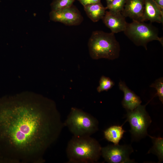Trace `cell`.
I'll list each match as a JSON object with an SVG mask.
<instances>
[{"label": "cell", "instance_id": "obj_1", "mask_svg": "<svg viewBox=\"0 0 163 163\" xmlns=\"http://www.w3.org/2000/svg\"><path fill=\"white\" fill-rule=\"evenodd\" d=\"M64 123L55 102L42 97L0 99V156L7 163H43Z\"/></svg>", "mask_w": 163, "mask_h": 163}, {"label": "cell", "instance_id": "obj_23", "mask_svg": "<svg viewBox=\"0 0 163 163\" xmlns=\"http://www.w3.org/2000/svg\"><path fill=\"white\" fill-rule=\"evenodd\" d=\"M113 0H106L107 5H109Z\"/></svg>", "mask_w": 163, "mask_h": 163}, {"label": "cell", "instance_id": "obj_3", "mask_svg": "<svg viewBox=\"0 0 163 163\" xmlns=\"http://www.w3.org/2000/svg\"><path fill=\"white\" fill-rule=\"evenodd\" d=\"M88 46L90 56L94 59L104 58L113 60L120 55V44L114 34L111 32L93 31L89 39Z\"/></svg>", "mask_w": 163, "mask_h": 163}, {"label": "cell", "instance_id": "obj_22", "mask_svg": "<svg viewBox=\"0 0 163 163\" xmlns=\"http://www.w3.org/2000/svg\"><path fill=\"white\" fill-rule=\"evenodd\" d=\"M0 163H7L6 160L0 156Z\"/></svg>", "mask_w": 163, "mask_h": 163}, {"label": "cell", "instance_id": "obj_8", "mask_svg": "<svg viewBox=\"0 0 163 163\" xmlns=\"http://www.w3.org/2000/svg\"><path fill=\"white\" fill-rule=\"evenodd\" d=\"M50 19L69 26L80 25L83 18L79 11L75 6L57 11H52L50 13Z\"/></svg>", "mask_w": 163, "mask_h": 163}, {"label": "cell", "instance_id": "obj_13", "mask_svg": "<svg viewBox=\"0 0 163 163\" xmlns=\"http://www.w3.org/2000/svg\"><path fill=\"white\" fill-rule=\"evenodd\" d=\"M83 7L88 16L92 21L95 22L102 19L107 9L106 7H104L101 2Z\"/></svg>", "mask_w": 163, "mask_h": 163}, {"label": "cell", "instance_id": "obj_20", "mask_svg": "<svg viewBox=\"0 0 163 163\" xmlns=\"http://www.w3.org/2000/svg\"><path fill=\"white\" fill-rule=\"evenodd\" d=\"M83 6L99 2L101 0H77Z\"/></svg>", "mask_w": 163, "mask_h": 163}, {"label": "cell", "instance_id": "obj_12", "mask_svg": "<svg viewBox=\"0 0 163 163\" xmlns=\"http://www.w3.org/2000/svg\"><path fill=\"white\" fill-rule=\"evenodd\" d=\"M118 86L124 93L122 104L126 110H133L141 104L142 101L140 98L130 90L124 81L120 80Z\"/></svg>", "mask_w": 163, "mask_h": 163}, {"label": "cell", "instance_id": "obj_21", "mask_svg": "<svg viewBox=\"0 0 163 163\" xmlns=\"http://www.w3.org/2000/svg\"><path fill=\"white\" fill-rule=\"evenodd\" d=\"M153 1L163 11V0H153Z\"/></svg>", "mask_w": 163, "mask_h": 163}, {"label": "cell", "instance_id": "obj_18", "mask_svg": "<svg viewBox=\"0 0 163 163\" xmlns=\"http://www.w3.org/2000/svg\"><path fill=\"white\" fill-rule=\"evenodd\" d=\"M126 0H113L106 8L113 12H120L123 9Z\"/></svg>", "mask_w": 163, "mask_h": 163}, {"label": "cell", "instance_id": "obj_17", "mask_svg": "<svg viewBox=\"0 0 163 163\" xmlns=\"http://www.w3.org/2000/svg\"><path fill=\"white\" fill-rule=\"evenodd\" d=\"M75 0H53L50 5L52 11L60 10L72 5Z\"/></svg>", "mask_w": 163, "mask_h": 163}, {"label": "cell", "instance_id": "obj_19", "mask_svg": "<svg viewBox=\"0 0 163 163\" xmlns=\"http://www.w3.org/2000/svg\"><path fill=\"white\" fill-rule=\"evenodd\" d=\"M156 90V95L158 97L159 100L163 103V78H160L156 79L150 86Z\"/></svg>", "mask_w": 163, "mask_h": 163}, {"label": "cell", "instance_id": "obj_15", "mask_svg": "<svg viewBox=\"0 0 163 163\" xmlns=\"http://www.w3.org/2000/svg\"><path fill=\"white\" fill-rule=\"evenodd\" d=\"M152 139L153 146L148 153H152L156 155L161 162L163 159V139L161 137H155L149 136Z\"/></svg>", "mask_w": 163, "mask_h": 163}, {"label": "cell", "instance_id": "obj_7", "mask_svg": "<svg viewBox=\"0 0 163 163\" xmlns=\"http://www.w3.org/2000/svg\"><path fill=\"white\" fill-rule=\"evenodd\" d=\"M133 151L130 145H109L101 148V155L110 163H133L129 155Z\"/></svg>", "mask_w": 163, "mask_h": 163}, {"label": "cell", "instance_id": "obj_14", "mask_svg": "<svg viewBox=\"0 0 163 163\" xmlns=\"http://www.w3.org/2000/svg\"><path fill=\"white\" fill-rule=\"evenodd\" d=\"M125 132L122 126L114 125L106 129L104 131V135L105 138L108 141L114 145H118Z\"/></svg>", "mask_w": 163, "mask_h": 163}, {"label": "cell", "instance_id": "obj_2", "mask_svg": "<svg viewBox=\"0 0 163 163\" xmlns=\"http://www.w3.org/2000/svg\"><path fill=\"white\" fill-rule=\"evenodd\" d=\"M101 148L99 142L90 136H73L68 142L66 149L68 162H96L101 155Z\"/></svg>", "mask_w": 163, "mask_h": 163}, {"label": "cell", "instance_id": "obj_10", "mask_svg": "<svg viewBox=\"0 0 163 163\" xmlns=\"http://www.w3.org/2000/svg\"><path fill=\"white\" fill-rule=\"evenodd\" d=\"M145 0H126L122 14L133 20L141 21L144 6Z\"/></svg>", "mask_w": 163, "mask_h": 163}, {"label": "cell", "instance_id": "obj_16", "mask_svg": "<svg viewBox=\"0 0 163 163\" xmlns=\"http://www.w3.org/2000/svg\"><path fill=\"white\" fill-rule=\"evenodd\" d=\"M115 83L110 78L104 75L102 76L99 80V85L97 90L100 93L103 91H107L111 89L114 85Z\"/></svg>", "mask_w": 163, "mask_h": 163}, {"label": "cell", "instance_id": "obj_11", "mask_svg": "<svg viewBox=\"0 0 163 163\" xmlns=\"http://www.w3.org/2000/svg\"><path fill=\"white\" fill-rule=\"evenodd\" d=\"M163 23V11L153 0H145L143 13L141 21Z\"/></svg>", "mask_w": 163, "mask_h": 163}, {"label": "cell", "instance_id": "obj_5", "mask_svg": "<svg viewBox=\"0 0 163 163\" xmlns=\"http://www.w3.org/2000/svg\"><path fill=\"white\" fill-rule=\"evenodd\" d=\"M123 32L135 44L143 46L146 50L148 43L153 40L158 41L163 46V38L158 36V30L151 23L133 20L132 22L128 23Z\"/></svg>", "mask_w": 163, "mask_h": 163}, {"label": "cell", "instance_id": "obj_4", "mask_svg": "<svg viewBox=\"0 0 163 163\" xmlns=\"http://www.w3.org/2000/svg\"><path fill=\"white\" fill-rule=\"evenodd\" d=\"M73 136H91L98 129L97 120L82 110L72 107L64 123Z\"/></svg>", "mask_w": 163, "mask_h": 163}, {"label": "cell", "instance_id": "obj_6", "mask_svg": "<svg viewBox=\"0 0 163 163\" xmlns=\"http://www.w3.org/2000/svg\"><path fill=\"white\" fill-rule=\"evenodd\" d=\"M145 105L140 104L133 110H127L126 121L130 125V132L133 138L140 139L148 135L147 130L152 122Z\"/></svg>", "mask_w": 163, "mask_h": 163}, {"label": "cell", "instance_id": "obj_9", "mask_svg": "<svg viewBox=\"0 0 163 163\" xmlns=\"http://www.w3.org/2000/svg\"><path fill=\"white\" fill-rule=\"evenodd\" d=\"M125 18L120 12H114L109 11H106L102 20L111 32L115 34L125 30L128 24Z\"/></svg>", "mask_w": 163, "mask_h": 163}]
</instances>
